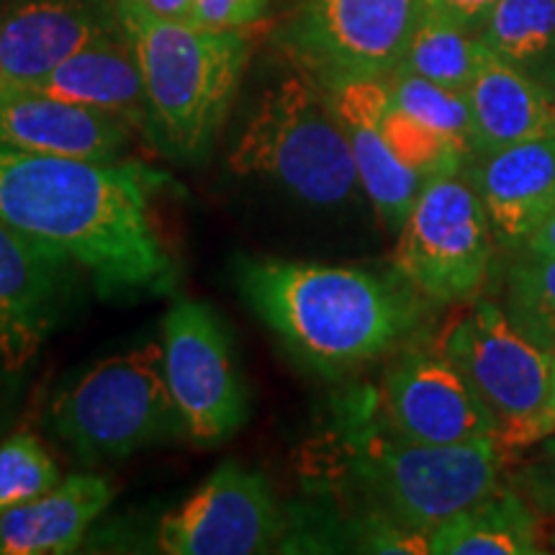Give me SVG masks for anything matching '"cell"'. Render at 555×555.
<instances>
[{"instance_id": "1", "label": "cell", "mask_w": 555, "mask_h": 555, "mask_svg": "<svg viewBox=\"0 0 555 555\" xmlns=\"http://www.w3.org/2000/svg\"><path fill=\"white\" fill-rule=\"evenodd\" d=\"M163 172L0 144V221L93 278L101 298L172 294L178 260L159 232Z\"/></svg>"}, {"instance_id": "2", "label": "cell", "mask_w": 555, "mask_h": 555, "mask_svg": "<svg viewBox=\"0 0 555 555\" xmlns=\"http://www.w3.org/2000/svg\"><path fill=\"white\" fill-rule=\"evenodd\" d=\"M234 266L249 309L298 363L324 376L391 352L422 317V296L397 273L247 255Z\"/></svg>"}, {"instance_id": "3", "label": "cell", "mask_w": 555, "mask_h": 555, "mask_svg": "<svg viewBox=\"0 0 555 555\" xmlns=\"http://www.w3.org/2000/svg\"><path fill=\"white\" fill-rule=\"evenodd\" d=\"M343 401L322 440L319 470L327 481H343L332 486L363 506V519L429 535L502 486L499 440L422 446L388 425L373 391Z\"/></svg>"}, {"instance_id": "4", "label": "cell", "mask_w": 555, "mask_h": 555, "mask_svg": "<svg viewBox=\"0 0 555 555\" xmlns=\"http://www.w3.org/2000/svg\"><path fill=\"white\" fill-rule=\"evenodd\" d=\"M150 101V139L165 155L198 163L229 119L249 62V37L159 18L139 0H116Z\"/></svg>"}, {"instance_id": "5", "label": "cell", "mask_w": 555, "mask_h": 555, "mask_svg": "<svg viewBox=\"0 0 555 555\" xmlns=\"http://www.w3.org/2000/svg\"><path fill=\"white\" fill-rule=\"evenodd\" d=\"M229 168L317 208L345 206L363 191L330 93L301 69L260 95L229 152Z\"/></svg>"}, {"instance_id": "6", "label": "cell", "mask_w": 555, "mask_h": 555, "mask_svg": "<svg viewBox=\"0 0 555 555\" xmlns=\"http://www.w3.org/2000/svg\"><path fill=\"white\" fill-rule=\"evenodd\" d=\"M50 427L86 466L185 435L165 378L163 343L134 345L82 371L52 399Z\"/></svg>"}, {"instance_id": "7", "label": "cell", "mask_w": 555, "mask_h": 555, "mask_svg": "<svg viewBox=\"0 0 555 555\" xmlns=\"http://www.w3.org/2000/svg\"><path fill=\"white\" fill-rule=\"evenodd\" d=\"M489 406L502 448L555 435L551 414L553 352L522 335L502 304L476 301L440 347Z\"/></svg>"}, {"instance_id": "8", "label": "cell", "mask_w": 555, "mask_h": 555, "mask_svg": "<svg viewBox=\"0 0 555 555\" xmlns=\"http://www.w3.org/2000/svg\"><path fill=\"white\" fill-rule=\"evenodd\" d=\"M494 232L466 168L422 185L393 249V273L433 304L481 294L494 258Z\"/></svg>"}, {"instance_id": "9", "label": "cell", "mask_w": 555, "mask_h": 555, "mask_svg": "<svg viewBox=\"0 0 555 555\" xmlns=\"http://www.w3.org/2000/svg\"><path fill=\"white\" fill-rule=\"evenodd\" d=\"M420 0H296L278 47L324 90L388 78L404 60Z\"/></svg>"}, {"instance_id": "10", "label": "cell", "mask_w": 555, "mask_h": 555, "mask_svg": "<svg viewBox=\"0 0 555 555\" xmlns=\"http://www.w3.org/2000/svg\"><path fill=\"white\" fill-rule=\"evenodd\" d=\"M165 378L185 435L214 448L247 422L249 399L232 356V337L208 304L180 298L163 324Z\"/></svg>"}, {"instance_id": "11", "label": "cell", "mask_w": 555, "mask_h": 555, "mask_svg": "<svg viewBox=\"0 0 555 555\" xmlns=\"http://www.w3.org/2000/svg\"><path fill=\"white\" fill-rule=\"evenodd\" d=\"M281 527L266 476L229 461L159 519L155 543L168 555H255L273 551Z\"/></svg>"}, {"instance_id": "12", "label": "cell", "mask_w": 555, "mask_h": 555, "mask_svg": "<svg viewBox=\"0 0 555 555\" xmlns=\"http://www.w3.org/2000/svg\"><path fill=\"white\" fill-rule=\"evenodd\" d=\"M376 399L388 425L422 446L499 440L489 406L442 350L401 352Z\"/></svg>"}, {"instance_id": "13", "label": "cell", "mask_w": 555, "mask_h": 555, "mask_svg": "<svg viewBox=\"0 0 555 555\" xmlns=\"http://www.w3.org/2000/svg\"><path fill=\"white\" fill-rule=\"evenodd\" d=\"M73 262L0 221V367L39 356L65 311Z\"/></svg>"}, {"instance_id": "14", "label": "cell", "mask_w": 555, "mask_h": 555, "mask_svg": "<svg viewBox=\"0 0 555 555\" xmlns=\"http://www.w3.org/2000/svg\"><path fill=\"white\" fill-rule=\"evenodd\" d=\"M121 24L116 0H3L0 78L29 88Z\"/></svg>"}, {"instance_id": "15", "label": "cell", "mask_w": 555, "mask_h": 555, "mask_svg": "<svg viewBox=\"0 0 555 555\" xmlns=\"http://www.w3.org/2000/svg\"><path fill=\"white\" fill-rule=\"evenodd\" d=\"M134 127L106 111L80 106L34 88H0V144L13 150L95 163L124 159Z\"/></svg>"}, {"instance_id": "16", "label": "cell", "mask_w": 555, "mask_h": 555, "mask_svg": "<svg viewBox=\"0 0 555 555\" xmlns=\"http://www.w3.org/2000/svg\"><path fill=\"white\" fill-rule=\"evenodd\" d=\"M496 245L519 253L555 211V131L466 163Z\"/></svg>"}, {"instance_id": "17", "label": "cell", "mask_w": 555, "mask_h": 555, "mask_svg": "<svg viewBox=\"0 0 555 555\" xmlns=\"http://www.w3.org/2000/svg\"><path fill=\"white\" fill-rule=\"evenodd\" d=\"M327 93L350 142L360 189L384 224L399 232L425 180L399 163L384 137V116L391 106L388 78L352 80Z\"/></svg>"}, {"instance_id": "18", "label": "cell", "mask_w": 555, "mask_h": 555, "mask_svg": "<svg viewBox=\"0 0 555 555\" xmlns=\"http://www.w3.org/2000/svg\"><path fill=\"white\" fill-rule=\"evenodd\" d=\"M54 99L114 114L150 137V101L142 67L124 21L29 86Z\"/></svg>"}, {"instance_id": "19", "label": "cell", "mask_w": 555, "mask_h": 555, "mask_svg": "<svg viewBox=\"0 0 555 555\" xmlns=\"http://www.w3.org/2000/svg\"><path fill=\"white\" fill-rule=\"evenodd\" d=\"M111 499L114 489L103 476L62 478L47 494L0 515V555L75 553Z\"/></svg>"}, {"instance_id": "20", "label": "cell", "mask_w": 555, "mask_h": 555, "mask_svg": "<svg viewBox=\"0 0 555 555\" xmlns=\"http://www.w3.org/2000/svg\"><path fill=\"white\" fill-rule=\"evenodd\" d=\"M474 121V155L555 131V99L494 54L466 90Z\"/></svg>"}, {"instance_id": "21", "label": "cell", "mask_w": 555, "mask_h": 555, "mask_svg": "<svg viewBox=\"0 0 555 555\" xmlns=\"http://www.w3.org/2000/svg\"><path fill=\"white\" fill-rule=\"evenodd\" d=\"M543 545L538 509L504 483L429 532L433 555H543Z\"/></svg>"}, {"instance_id": "22", "label": "cell", "mask_w": 555, "mask_h": 555, "mask_svg": "<svg viewBox=\"0 0 555 555\" xmlns=\"http://www.w3.org/2000/svg\"><path fill=\"white\" fill-rule=\"evenodd\" d=\"M478 37L555 99V0H499Z\"/></svg>"}, {"instance_id": "23", "label": "cell", "mask_w": 555, "mask_h": 555, "mask_svg": "<svg viewBox=\"0 0 555 555\" xmlns=\"http://www.w3.org/2000/svg\"><path fill=\"white\" fill-rule=\"evenodd\" d=\"M489 50L476 31L420 11L414 34L399 67L422 78L466 93Z\"/></svg>"}, {"instance_id": "24", "label": "cell", "mask_w": 555, "mask_h": 555, "mask_svg": "<svg viewBox=\"0 0 555 555\" xmlns=\"http://www.w3.org/2000/svg\"><path fill=\"white\" fill-rule=\"evenodd\" d=\"M515 255L504 273V314L532 343L555 352V255Z\"/></svg>"}, {"instance_id": "25", "label": "cell", "mask_w": 555, "mask_h": 555, "mask_svg": "<svg viewBox=\"0 0 555 555\" xmlns=\"http://www.w3.org/2000/svg\"><path fill=\"white\" fill-rule=\"evenodd\" d=\"M388 90H391L393 106L416 116L442 137L453 139L457 147L468 152V159L474 157V121H470L466 93L437 86L404 67H397L388 75Z\"/></svg>"}, {"instance_id": "26", "label": "cell", "mask_w": 555, "mask_h": 555, "mask_svg": "<svg viewBox=\"0 0 555 555\" xmlns=\"http://www.w3.org/2000/svg\"><path fill=\"white\" fill-rule=\"evenodd\" d=\"M384 137L399 163L406 165L425 183L442 172L466 168L468 163V152L457 147L453 139L442 137L440 131L427 127L425 121L397 108L393 103L384 116Z\"/></svg>"}, {"instance_id": "27", "label": "cell", "mask_w": 555, "mask_h": 555, "mask_svg": "<svg viewBox=\"0 0 555 555\" xmlns=\"http://www.w3.org/2000/svg\"><path fill=\"white\" fill-rule=\"evenodd\" d=\"M60 481L57 463L37 435L13 433L0 442V515L34 502Z\"/></svg>"}, {"instance_id": "28", "label": "cell", "mask_w": 555, "mask_h": 555, "mask_svg": "<svg viewBox=\"0 0 555 555\" xmlns=\"http://www.w3.org/2000/svg\"><path fill=\"white\" fill-rule=\"evenodd\" d=\"M268 0H193L191 26L208 31L249 29L266 16Z\"/></svg>"}, {"instance_id": "29", "label": "cell", "mask_w": 555, "mask_h": 555, "mask_svg": "<svg viewBox=\"0 0 555 555\" xmlns=\"http://www.w3.org/2000/svg\"><path fill=\"white\" fill-rule=\"evenodd\" d=\"M515 486L538 512L555 517V435L545 437L540 455L515 476Z\"/></svg>"}, {"instance_id": "30", "label": "cell", "mask_w": 555, "mask_h": 555, "mask_svg": "<svg viewBox=\"0 0 555 555\" xmlns=\"http://www.w3.org/2000/svg\"><path fill=\"white\" fill-rule=\"evenodd\" d=\"M496 3L499 0H420V11L453 21L463 29L478 34Z\"/></svg>"}, {"instance_id": "31", "label": "cell", "mask_w": 555, "mask_h": 555, "mask_svg": "<svg viewBox=\"0 0 555 555\" xmlns=\"http://www.w3.org/2000/svg\"><path fill=\"white\" fill-rule=\"evenodd\" d=\"M139 3L159 18L178 21V24H191L193 0H139Z\"/></svg>"}, {"instance_id": "32", "label": "cell", "mask_w": 555, "mask_h": 555, "mask_svg": "<svg viewBox=\"0 0 555 555\" xmlns=\"http://www.w3.org/2000/svg\"><path fill=\"white\" fill-rule=\"evenodd\" d=\"M522 249L535 255H555V211L538 227V232L532 234Z\"/></svg>"}, {"instance_id": "33", "label": "cell", "mask_w": 555, "mask_h": 555, "mask_svg": "<svg viewBox=\"0 0 555 555\" xmlns=\"http://www.w3.org/2000/svg\"><path fill=\"white\" fill-rule=\"evenodd\" d=\"M551 414H553V427H555V352H553V393H551Z\"/></svg>"}, {"instance_id": "34", "label": "cell", "mask_w": 555, "mask_h": 555, "mask_svg": "<svg viewBox=\"0 0 555 555\" xmlns=\"http://www.w3.org/2000/svg\"><path fill=\"white\" fill-rule=\"evenodd\" d=\"M0 5H3V0H0ZM0 88H3V78H0Z\"/></svg>"}]
</instances>
